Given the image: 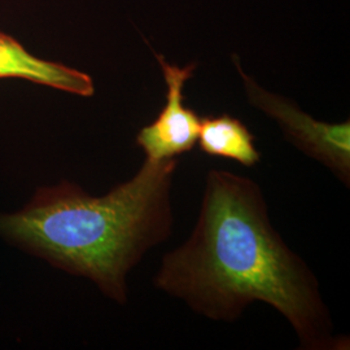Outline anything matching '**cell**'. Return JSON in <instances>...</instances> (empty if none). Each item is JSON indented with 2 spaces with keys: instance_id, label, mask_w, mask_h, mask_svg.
Returning a JSON list of instances; mask_svg holds the SVG:
<instances>
[{
  "instance_id": "3",
  "label": "cell",
  "mask_w": 350,
  "mask_h": 350,
  "mask_svg": "<svg viewBox=\"0 0 350 350\" xmlns=\"http://www.w3.org/2000/svg\"><path fill=\"white\" fill-rule=\"evenodd\" d=\"M232 60L244 82L250 104L274 118L286 138L296 148L325 165L349 187V120L341 124H327L314 120L312 116L302 112L295 103L258 86L257 82L240 68L237 55H232Z\"/></svg>"
},
{
  "instance_id": "6",
  "label": "cell",
  "mask_w": 350,
  "mask_h": 350,
  "mask_svg": "<svg viewBox=\"0 0 350 350\" xmlns=\"http://www.w3.org/2000/svg\"><path fill=\"white\" fill-rule=\"evenodd\" d=\"M198 140L201 150L209 156L234 160L248 167L261 160L254 146V135L240 120L230 114L201 118Z\"/></svg>"
},
{
  "instance_id": "5",
  "label": "cell",
  "mask_w": 350,
  "mask_h": 350,
  "mask_svg": "<svg viewBox=\"0 0 350 350\" xmlns=\"http://www.w3.org/2000/svg\"><path fill=\"white\" fill-rule=\"evenodd\" d=\"M3 78L26 79L86 98L95 92L90 75L63 64L39 59L14 38L0 31V79Z\"/></svg>"
},
{
  "instance_id": "2",
  "label": "cell",
  "mask_w": 350,
  "mask_h": 350,
  "mask_svg": "<svg viewBox=\"0 0 350 350\" xmlns=\"http://www.w3.org/2000/svg\"><path fill=\"white\" fill-rule=\"evenodd\" d=\"M176 166L178 159L146 160L100 198L69 182L40 188L23 211L0 215V235L126 304L129 273L172 234Z\"/></svg>"
},
{
  "instance_id": "4",
  "label": "cell",
  "mask_w": 350,
  "mask_h": 350,
  "mask_svg": "<svg viewBox=\"0 0 350 350\" xmlns=\"http://www.w3.org/2000/svg\"><path fill=\"white\" fill-rule=\"evenodd\" d=\"M154 57L163 69L166 83V103L157 118L140 129L137 144L146 153V160L161 161L176 159L193 150L200 131L199 114L185 105L183 88L193 75L196 64L179 68L169 64L163 55L154 52Z\"/></svg>"
},
{
  "instance_id": "1",
  "label": "cell",
  "mask_w": 350,
  "mask_h": 350,
  "mask_svg": "<svg viewBox=\"0 0 350 350\" xmlns=\"http://www.w3.org/2000/svg\"><path fill=\"white\" fill-rule=\"evenodd\" d=\"M262 189L250 178L212 169L196 226L167 253L154 287L213 321L234 322L262 301L287 318L300 349H349L334 325L318 280L271 225Z\"/></svg>"
}]
</instances>
